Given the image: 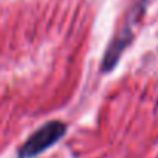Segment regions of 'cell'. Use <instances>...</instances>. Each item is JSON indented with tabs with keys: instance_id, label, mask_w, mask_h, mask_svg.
<instances>
[{
	"instance_id": "2",
	"label": "cell",
	"mask_w": 158,
	"mask_h": 158,
	"mask_svg": "<svg viewBox=\"0 0 158 158\" xmlns=\"http://www.w3.org/2000/svg\"><path fill=\"white\" fill-rule=\"evenodd\" d=\"M67 132V126L62 121H50L39 127L30 138L19 147V158H33L51 146H54Z\"/></svg>"
},
{
	"instance_id": "1",
	"label": "cell",
	"mask_w": 158,
	"mask_h": 158,
	"mask_svg": "<svg viewBox=\"0 0 158 158\" xmlns=\"http://www.w3.org/2000/svg\"><path fill=\"white\" fill-rule=\"evenodd\" d=\"M149 3V0H138V2L133 5V8L129 11L127 17H126V22L123 25V28L119 30V33L113 37V40L110 42L106 54H104V59H102V65H101V70L102 73H109L110 70H113L116 67V64L119 62L124 50L127 48V45L132 42L133 39V27L136 25V22L139 20V17L144 14L146 11V6Z\"/></svg>"
}]
</instances>
